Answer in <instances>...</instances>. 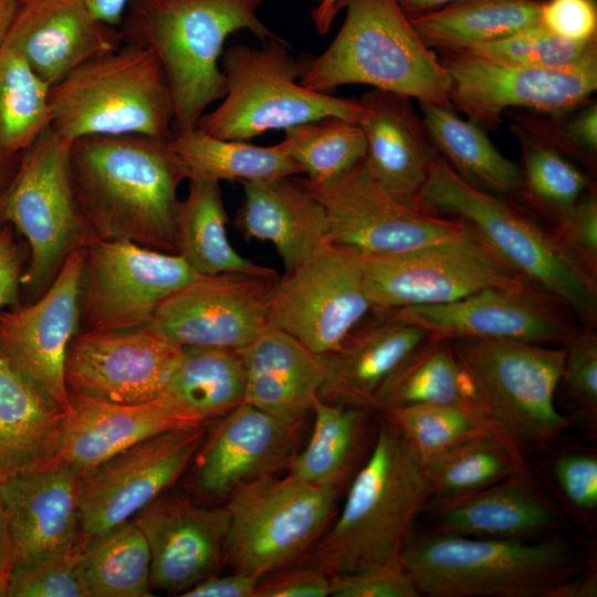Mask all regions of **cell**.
<instances>
[{
	"mask_svg": "<svg viewBox=\"0 0 597 597\" xmlns=\"http://www.w3.org/2000/svg\"><path fill=\"white\" fill-rule=\"evenodd\" d=\"M78 208L93 237L177 254L178 188L188 170L168 142L94 135L71 142Z\"/></svg>",
	"mask_w": 597,
	"mask_h": 597,
	"instance_id": "6da1fadb",
	"label": "cell"
},
{
	"mask_svg": "<svg viewBox=\"0 0 597 597\" xmlns=\"http://www.w3.org/2000/svg\"><path fill=\"white\" fill-rule=\"evenodd\" d=\"M430 498L422 459L381 416L371 452L354 475L341 514L307 563L331 576L401 566L413 521Z\"/></svg>",
	"mask_w": 597,
	"mask_h": 597,
	"instance_id": "7a4b0ae2",
	"label": "cell"
},
{
	"mask_svg": "<svg viewBox=\"0 0 597 597\" xmlns=\"http://www.w3.org/2000/svg\"><path fill=\"white\" fill-rule=\"evenodd\" d=\"M265 0H129L123 39L150 49L168 78L175 103L174 132L197 127L226 93L219 65L227 38L248 30L279 39L258 17Z\"/></svg>",
	"mask_w": 597,
	"mask_h": 597,
	"instance_id": "3957f363",
	"label": "cell"
},
{
	"mask_svg": "<svg viewBox=\"0 0 597 597\" xmlns=\"http://www.w3.org/2000/svg\"><path fill=\"white\" fill-rule=\"evenodd\" d=\"M401 566L430 597H566L580 569L561 540L524 542L438 532L407 540Z\"/></svg>",
	"mask_w": 597,
	"mask_h": 597,
	"instance_id": "277c9868",
	"label": "cell"
},
{
	"mask_svg": "<svg viewBox=\"0 0 597 597\" xmlns=\"http://www.w3.org/2000/svg\"><path fill=\"white\" fill-rule=\"evenodd\" d=\"M338 7L346 15L332 43L321 54L298 60L303 86L327 92L363 84L452 107L446 69L396 0H339Z\"/></svg>",
	"mask_w": 597,
	"mask_h": 597,
	"instance_id": "5b68a950",
	"label": "cell"
},
{
	"mask_svg": "<svg viewBox=\"0 0 597 597\" xmlns=\"http://www.w3.org/2000/svg\"><path fill=\"white\" fill-rule=\"evenodd\" d=\"M419 208L469 226L509 266L589 326L597 318V283L520 209L463 179L438 153Z\"/></svg>",
	"mask_w": 597,
	"mask_h": 597,
	"instance_id": "8992f818",
	"label": "cell"
},
{
	"mask_svg": "<svg viewBox=\"0 0 597 597\" xmlns=\"http://www.w3.org/2000/svg\"><path fill=\"white\" fill-rule=\"evenodd\" d=\"M51 127L73 142L94 135H142L168 142L175 103L155 53L123 41L50 87Z\"/></svg>",
	"mask_w": 597,
	"mask_h": 597,
	"instance_id": "52a82bcc",
	"label": "cell"
},
{
	"mask_svg": "<svg viewBox=\"0 0 597 597\" xmlns=\"http://www.w3.org/2000/svg\"><path fill=\"white\" fill-rule=\"evenodd\" d=\"M283 39L263 41L261 48L235 44L222 55L226 93L221 104L205 113L197 128L213 137L247 142L269 130L325 116L359 123V101L337 97L303 86L300 63Z\"/></svg>",
	"mask_w": 597,
	"mask_h": 597,
	"instance_id": "ba28073f",
	"label": "cell"
},
{
	"mask_svg": "<svg viewBox=\"0 0 597 597\" xmlns=\"http://www.w3.org/2000/svg\"><path fill=\"white\" fill-rule=\"evenodd\" d=\"M70 148L71 140L50 125L22 153L0 193V221L20 233L30 250L21 286L32 301L48 290L70 253L93 237L75 198Z\"/></svg>",
	"mask_w": 597,
	"mask_h": 597,
	"instance_id": "9c48e42d",
	"label": "cell"
},
{
	"mask_svg": "<svg viewBox=\"0 0 597 597\" xmlns=\"http://www.w3.org/2000/svg\"><path fill=\"white\" fill-rule=\"evenodd\" d=\"M450 342L478 407L507 436L540 444L568 427L555 405L564 348L510 339Z\"/></svg>",
	"mask_w": 597,
	"mask_h": 597,
	"instance_id": "30bf717a",
	"label": "cell"
},
{
	"mask_svg": "<svg viewBox=\"0 0 597 597\" xmlns=\"http://www.w3.org/2000/svg\"><path fill=\"white\" fill-rule=\"evenodd\" d=\"M337 493L287 473L242 482L226 505L230 526L224 564L259 578L290 566L325 533Z\"/></svg>",
	"mask_w": 597,
	"mask_h": 597,
	"instance_id": "8fae6325",
	"label": "cell"
},
{
	"mask_svg": "<svg viewBox=\"0 0 597 597\" xmlns=\"http://www.w3.org/2000/svg\"><path fill=\"white\" fill-rule=\"evenodd\" d=\"M438 57L448 74L452 108L485 130L496 129L512 108L570 112L597 88V45L562 67L523 65L468 51H444Z\"/></svg>",
	"mask_w": 597,
	"mask_h": 597,
	"instance_id": "7c38bea8",
	"label": "cell"
},
{
	"mask_svg": "<svg viewBox=\"0 0 597 597\" xmlns=\"http://www.w3.org/2000/svg\"><path fill=\"white\" fill-rule=\"evenodd\" d=\"M362 265L373 311L443 304L486 287L528 282L470 227L460 237L412 250L362 254Z\"/></svg>",
	"mask_w": 597,
	"mask_h": 597,
	"instance_id": "4fadbf2b",
	"label": "cell"
},
{
	"mask_svg": "<svg viewBox=\"0 0 597 597\" xmlns=\"http://www.w3.org/2000/svg\"><path fill=\"white\" fill-rule=\"evenodd\" d=\"M81 331L147 325L156 307L199 275L179 254L122 239L85 244Z\"/></svg>",
	"mask_w": 597,
	"mask_h": 597,
	"instance_id": "5bb4252c",
	"label": "cell"
},
{
	"mask_svg": "<svg viewBox=\"0 0 597 597\" xmlns=\"http://www.w3.org/2000/svg\"><path fill=\"white\" fill-rule=\"evenodd\" d=\"M279 280L268 266L199 275L165 298L147 325L181 347L239 350L268 327Z\"/></svg>",
	"mask_w": 597,
	"mask_h": 597,
	"instance_id": "9a60e30c",
	"label": "cell"
},
{
	"mask_svg": "<svg viewBox=\"0 0 597 597\" xmlns=\"http://www.w3.org/2000/svg\"><path fill=\"white\" fill-rule=\"evenodd\" d=\"M301 179L323 207L329 242L365 255L412 250L454 239L469 229L459 219L398 201L374 179L363 160L329 181Z\"/></svg>",
	"mask_w": 597,
	"mask_h": 597,
	"instance_id": "2e32d148",
	"label": "cell"
},
{
	"mask_svg": "<svg viewBox=\"0 0 597 597\" xmlns=\"http://www.w3.org/2000/svg\"><path fill=\"white\" fill-rule=\"evenodd\" d=\"M371 311L362 253L328 243L280 276L269 325L290 334L315 354L328 355Z\"/></svg>",
	"mask_w": 597,
	"mask_h": 597,
	"instance_id": "e0dca14e",
	"label": "cell"
},
{
	"mask_svg": "<svg viewBox=\"0 0 597 597\" xmlns=\"http://www.w3.org/2000/svg\"><path fill=\"white\" fill-rule=\"evenodd\" d=\"M205 437L206 426L168 430L83 473L80 534L84 544L128 522L164 494L190 463Z\"/></svg>",
	"mask_w": 597,
	"mask_h": 597,
	"instance_id": "ac0fdd59",
	"label": "cell"
},
{
	"mask_svg": "<svg viewBox=\"0 0 597 597\" xmlns=\"http://www.w3.org/2000/svg\"><path fill=\"white\" fill-rule=\"evenodd\" d=\"M85 244L70 253L40 297L0 312V357L65 411L70 401L65 360L69 345L80 332Z\"/></svg>",
	"mask_w": 597,
	"mask_h": 597,
	"instance_id": "d6986e66",
	"label": "cell"
},
{
	"mask_svg": "<svg viewBox=\"0 0 597 597\" xmlns=\"http://www.w3.org/2000/svg\"><path fill=\"white\" fill-rule=\"evenodd\" d=\"M564 306L526 282L491 286L457 301L386 310L439 339L489 338L533 344L567 343L576 332Z\"/></svg>",
	"mask_w": 597,
	"mask_h": 597,
	"instance_id": "ffe728a7",
	"label": "cell"
},
{
	"mask_svg": "<svg viewBox=\"0 0 597 597\" xmlns=\"http://www.w3.org/2000/svg\"><path fill=\"white\" fill-rule=\"evenodd\" d=\"M182 347L148 325L81 331L65 360L69 392L118 404H138L163 391Z\"/></svg>",
	"mask_w": 597,
	"mask_h": 597,
	"instance_id": "44dd1931",
	"label": "cell"
},
{
	"mask_svg": "<svg viewBox=\"0 0 597 597\" xmlns=\"http://www.w3.org/2000/svg\"><path fill=\"white\" fill-rule=\"evenodd\" d=\"M135 523L149 546L151 587L184 594L224 564L230 526L226 506L205 507L164 493Z\"/></svg>",
	"mask_w": 597,
	"mask_h": 597,
	"instance_id": "7402d4cb",
	"label": "cell"
},
{
	"mask_svg": "<svg viewBox=\"0 0 597 597\" xmlns=\"http://www.w3.org/2000/svg\"><path fill=\"white\" fill-rule=\"evenodd\" d=\"M298 427L242 402L218 420L195 454L193 486L210 498L275 473L292 458Z\"/></svg>",
	"mask_w": 597,
	"mask_h": 597,
	"instance_id": "603a6c76",
	"label": "cell"
},
{
	"mask_svg": "<svg viewBox=\"0 0 597 597\" xmlns=\"http://www.w3.org/2000/svg\"><path fill=\"white\" fill-rule=\"evenodd\" d=\"M6 41L52 87L124 39L122 31L95 18L80 0H21Z\"/></svg>",
	"mask_w": 597,
	"mask_h": 597,
	"instance_id": "cb8c5ba5",
	"label": "cell"
},
{
	"mask_svg": "<svg viewBox=\"0 0 597 597\" xmlns=\"http://www.w3.org/2000/svg\"><path fill=\"white\" fill-rule=\"evenodd\" d=\"M59 449L48 467H67L83 474L126 448L180 428L203 427L159 399L118 404L69 392Z\"/></svg>",
	"mask_w": 597,
	"mask_h": 597,
	"instance_id": "d4e9b609",
	"label": "cell"
},
{
	"mask_svg": "<svg viewBox=\"0 0 597 597\" xmlns=\"http://www.w3.org/2000/svg\"><path fill=\"white\" fill-rule=\"evenodd\" d=\"M359 103L367 170L398 201L420 209L419 196L437 150L412 100L373 88Z\"/></svg>",
	"mask_w": 597,
	"mask_h": 597,
	"instance_id": "484cf974",
	"label": "cell"
},
{
	"mask_svg": "<svg viewBox=\"0 0 597 597\" xmlns=\"http://www.w3.org/2000/svg\"><path fill=\"white\" fill-rule=\"evenodd\" d=\"M81 479L82 474L71 468L48 467L0 482V502L15 564L83 541Z\"/></svg>",
	"mask_w": 597,
	"mask_h": 597,
	"instance_id": "4316f807",
	"label": "cell"
},
{
	"mask_svg": "<svg viewBox=\"0 0 597 597\" xmlns=\"http://www.w3.org/2000/svg\"><path fill=\"white\" fill-rule=\"evenodd\" d=\"M238 353L244 368L243 402L300 427L326 380V355L271 325Z\"/></svg>",
	"mask_w": 597,
	"mask_h": 597,
	"instance_id": "83f0119b",
	"label": "cell"
},
{
	"mask_svg": "<svg viewBox=\"0 0 597 597\" xmlns=\"http://www.w3.org/2000/svg\"><path fill=\"white\" fill-rule=\"evenodd\" d=\"M349 333L338 349L326 355L327 375L320 398L374 410L376 398L396 368L428 334L419 326L394 317L386 311H371Z\"/></svg>",
	"mask_w": 597,
	"mask_h": 597,
	"instance_id": "f1b7e54d",
	"label": "cell"
},
{
	"mask_svg": "<svg viewBox=\"0 0 597 597\" xmlns=\"http://www.w3.org/2000/svg\"><path fill=\"white\" fill-rule=\"evenodd\" d=\"M240 184L243 196L234 228L247 240L272 243L285 272L331 243L323 207L301 178Z\"/></svg>",
	"mask_w": 597,
	"mask_h": 597,
	"instance_id": "f546056e",
	"label": "cell"
},
{
	"mask_svg": "<svg viewBox=\"0 0 597 597\" xmlns=\"http://www.w3.org/2000/svg\"><path fill=\"white\" fill-rule=\"evenodd\" d=\"M425 509L439 532L473 537L522 540L561 523L525 472L462 496L430 498Z\"/></svg>",
	"mask_w": 597,
	"mask_h": 597,
	"instance_id": "4dcf8cb0",
	"label": "cell"
},
{
	"mask_svg": "<svg viewBox=\"0 0 597 597\" xmlns=\"http://www.w3.org/2000/svg\"><path fill=\"white\" fill-rule=\"evenodd\" d=\"M66 411L0 357V482L44 469L55 455Z\"/></svg>",
	"mask_w": 597,
	"mask_h": 597,
	"instance_id": "1f68e13d",
	"label": "cell"
},
{
	"mask_svg": "<svg viewBox=\"0 0 597 597\" xmlns=\"http://www.w3.org/2000/svg\"><path fill=\"white\" fill-rule=\"evenodd\" d=\"M244 390V368L238 350L182 347L157 399L207 426L242 404Z\"/></svg>",
	"mask_w": 597,
	"mask_h": 597,
	"instance_id": "d6a6232c",
	"label": "cell"
},
{
	"mask_svg": "<svg viewBox=\"0 0 597 597\" xmlns=\"http://www.w3.org/2000/svg\"><path fill=\"white\" fill-rule=\"evenodd\" d=\"M421 119L437 153L468 182L491 193H519L521 167L506 158L484 128L452 107L419 103Z\"/></svg>",
	"mask_w": 597,
	"mask_h": 597,
	"instance_id": "836d02e7",
	"label": "cell"
},
{
	"mask_svg": "<svg viewBox=\"0 0 597 597\" xmlns=\"http://www.w3.org/2000/svg\"><path fill=\"white\" fill-rule=\"evenodd\" d=\"M542 0H457L409 18L434 52L468 51L540 22Z\"/></svg>",
	"mask_w": 597,
	"mask_h": 597,
	"instance_id": "e575fe53",
	"label": "cell"
},
{
	"mask_svg": "<svg viewBox=\"0 0 597 597\" xmlns=\"http://www.w3.org/2000/svg\"><path fill=\"white\" fill-rule=\"evenodd\" d=\"M312 411L314 426L307 446L284 469L304 482L338 492L357 465L369 410L317 397Z\"/></svg>",
	"mask_w": 597,
	"mask_h": 597,
	"instance_id": "d590c367",
	"label": "cell"
},
{
	"mask_svg": "<svg viewBox=\"0 0 597 597\" xmlns=\"http://www.w3.org/2000/svg\"><path fill=\"white\" fill-rule=\"evenodd\" d=\"M413 405L479 408L450 341L428 336L386 380L374 410L383 412Z\"/></svg>",
	"mask_w": 597,
	"mask_h": 597,
	"instance_id": "8d00e7d4",
	"label": "cell"
},
{
	"mask_svg": "<svg viewBox=\"0 0 597 597\" xmlns=\"http://www.w3.org/2000/svg\"><path fill=\"white\" fill-rule=\"evenodd\" d=\"M168 145L186 166L188 180L264 181L303 174L279 144L255 146L213 137L196 127L174 132Z\"/></svg>",
	"mask_w": 597,
	"mask_h": 597,
	"instance_id": "74e56055",
	"label": "cell"
},
{
	"mask_svg": "<svg viewBox=\"0 0 597 597\" xmlns=\"http://www.w3.org/2000/svg\"><path fill=\"white\" fill-rule=\"evenodd\" d=\"M220 182L189 179L177 217V254L201 275L258 271L263 266L234 250L227 234Z\"/></svg>",
	"mask_w": 597,
	"mask_h": 597,
	"instance_id": "f35d334b",
	"label": "cell"
},
{
	"mask_svg": "<svg viewBox=\"0 0 597 597\" xmlns=\"http://www.w3.org/2000/svg\"><path fill=\"white\" fill-rule=\"evenodd\" d=\"M77 570L86 597L151 596L150 551L135 522H125L87 542Z\"/></svg>",
	"mask_w": 597,
	"mask_h": 597,
	"instance_id": "ab89813d",
	"label": "cell"
},
{
	"mask_svg": "<svg viewBox=\"0 0 597 597\" xmlns=\"http://www.w3.org/2000/svg\"><path fill=\"white\" fill-rule=\"evenodd\" d=\"M431 498H457L524 472L519 442L504 433L473 438L422 460Z\"/></svg>",
	"mask_w": 597,
	"mask_h": 597,
	"instance_id": "60d3db41",
	"label": "cell"
},
{
	"mask_svg": "<svg viewBox=\"0 0 597 597\" xmlns=\"http://www.w3.org/2000/svg\"><path fill=\"white\" fill-rule=\"evenodd\" d=\"M50 87L6 40L0 44V157L27 150L51 125Z\"/></svg>",
	"mask_w": 597,
	"mask_h": 597,
	"instance_id": "b9f144b4",
	"label": "cell"
},
{
	"mask_svg": "<svg viewBox=\"0 0 597 597\" xmlns=\"http://www.w3.org/2000/svg\"><path fill=\"white\" fill-rule=\"evenodd\" d=\"M279 145L313 182L339 177L362 161L366 151L360 126L337 116L286 128Z\"/></svg>",
	"mask_w": 597,
	"mask_h": 597,
	"instance_id": "7bdbcfd3",
	"label": "cell"
},
{
	"mask_svg": "<svg viewBox=\"0 0 597 597\" xmlns=\"http://www.w3.org/2000/svg\"><path fill=\"white\" fill-rule=\"evenodd\" d=\"M511 129L522 151L519 193L555 224L566 220L591 186L588 177L556 149L519 128Z\"/></svg>",
	"mask_w": 597,
	"mask_h": 597,
	"instance_id": "ee69618b",
	"label": "cell"
},
{
	"mask_svg": "<svg viewBox=\"0 0 597 597\" xmlns=\"http://www.w3.org/2000/svg\"><path fill=\"white\" fill-rule=\"evenodd\" d=\"M389 420L423 460L463 441L504 433L481 409L458 405H413L392 408Z\"/></svg>",
	"mask_w": 597,
	"mask_h": 597,
	"instance_id": "f6af8a7d",
	"label": "cell"
},
{
	"mask_svg": "<svg viewBox=\"0 0 597 597\" xmlns=\"http://www.w3.org/2000/svg\"><path fill=\"white\" fill-rule=\"evenodd\" d=\"M511 126L546 144L564 156L596 167L597 103L588 101L570 112L557 115L532 111L505 113Z\"/></svg>",
	"mask_w": 597,
	"mask_h": 597,
	"instance_id": "bcb514c9",
	"label": "cell"
},
{
	"mask_svg": "<svg viewBox=\"0 0 597 597\" xmlns=\"http://www.w3.org/2000/svg\"><path fill=\"white\" fill-rule=\"evenodd\" d=\"M595 45L597 38L586 42L568 41L537 22L509 36L476 45L468 52L530 66L562 67L577 62Z\"/></svg>",
	"mask_w": 597,
	"mask_h": 597,
	"instance_id": "7dc6e473",
	"label": "cell"
},
{
	"mask_svg": "<svg viewBox=\"0 0 597 597\" xmlns=\"http://www.w3.org/2000/svg\"><path fill=\"white\" fill-rule=\"evenodd\" d=\"M83 541L50 552L11 570L8 597H86L77 562Z\"/></svg>",
	"mask_w": 597,
	"mask_h": 597,
	"instance_id": "c3c4849f",
	"label": "cell"
},
{
	"mask_svg": "<svg viewBox=\"0 0 597 597\" xmlns=\"http://www.w3.org/2000/svg\"><path fill=\"white\" fill-rule=\"evenodd\" d=\"M558 248L584 272L597 275V193L593 185L570 216L549 232Z\"/></svg>",
	"mask_w": 597,
	"mask_h": 597,
	"instance_id": "681fc988",
	"label": "cell"
},
{
	"mask_svg": "<svg viewBox=\"0 0 597 597\" xmlns=\"http://www.w3.org/2000/svg\"><path fill=\"white\" fill-rule=\"evenodd\" d=\"M334 597H419L402 566H379L331 576Z\"/></svg>",
	"mask_w": 597,
	"mask_h": 597,
	"instance_id": "f907efd6",
	"label": "cell"
},
{
	"mask_svg": "<svg viewBox=\"0 0 597 597\" xmlns=\"http://www.w3.org/2000/svg\"><path fill=\"white\" fill-rule=\"evenodd\" d=\"M562 379L573 397L590 413L597 409V336L576 331L567 341Z\"/></svg>",
	"mask_w": 597,
	"mask_h": 597,
	"instance_id": "816d5d0a",
	"label": "cell"
},
{
	"mask_svg": "<svg viewBox=\"0 0 597 597\" xmlns=\"http://www.w3.org/2000/svg\"><path fill=\"white\" fill-rule=\"evenodd\" d=\"M540 22L565 40H593L597 38L596 0H542Z\"/></svg>",
	"mask_w": 597,
	"mask_h": 597,
	"instance_id": "f5cc1de1",
	"label": "cell"
},
{
	"mask_svg": "<svg viewBox=\"0 0 597 597\" xmlns=\"http://www.w3.org/2000/svg\"><path fill=\"white\" fill-rule=\"evenodd\" d=\"M331 596V575L321 567H284L261 577L254 597H326Z\"/></svg>",
	"mask_w": 597,
	"mask_h": 597,
	"instance_id": "db71d44e",
	"label": "cell"
},
{
	"mask_svg": "<svg viewBox=\"0 0 597 597\" xmlns=\"http://www.w3.org/2000/svg\"><path fill=\"white\" fill-rule=\"evenodd\" d=\"M555 479L565 496L583 512L597 506V459L591 454L565 453L554 464Z\"/></svg>",
	"mask_w": 597,
	"mask_h": 597,
	"instance_id": "11a10c76",
	"label": "cell"
},
{
	"mask_svg": "<svg viewBox=\"0 0 597 597\" xmlns=\"http://www.w3.org/2000/svg\"><path fill=\"white\" fill-rule=\"evenodd\" d=\"M0 226V312L20 306V290L23 275V253L18 244L13 228Z\"/></svg>",
	"mask_w": 597,
	"mask_h": 597,
	"instance_id": "9f6ffc18",
	"label": "cell"
},
{
	"mask_svg": "<svg viewBox=\"0 0 597 597\" xmlns=\"http://www.w3.org/2000/svg\"><path fill=\"white\" fill-rule=\"evenodd\" d=\"M259 577L233 572L219 576L216 573L206 577L181 596L184 597H254Z\"/></svg>",
	"mask_w": 597,
	"mask_h": 597,
	"instance_id": "6f0895ef",
	"label": "cell"
},
{
	"mask_svg": "<svg viewBox=\"0 0 597 597\" xmlns=\"http://www.w3.org/2000/svg\"><path fill=\"white\" fill-rule=\"evenodd\" d=\"M95 18L117 27L122 23L129 0H80Z\"/></svg>",
	"mask_w": 597,
	"mask_h": 597,
	"instance_id": "680465c9",
	"label": "cell"
},
{
	"mask_svg": "<svg viewBox=\"0 0 597 597\" xmlns=\"http://www.w3.org/2000/svg\"><path fill=\"white\" fill-rule=\"evenodd\" d=\"M15 564L14 551L7 517L0 502V585L8 589L9 577Z\"/></svg>",
	"mask_w": 597,
	"mask_h": 597,
	"instance_id": "91938a15",
	"label": "cell"
},
{
	"mask_svg": "<svg viewBox=\"0 0 597 597\" xmlns=\"http://www.w3.org/2000/svg\"><path fill=\"white\" fill-rule=\"evenodd\" d=\"M339 0H321L312 12V20L316 32L321 35L327 34L332 23L339 11Z\"/></svg>",
	"mask_w": 597,
	"mask_h": 597,
	"instance_id": "94428289",
	"label": "cell"
},
{
	"mask_svg": "<svg viewBox=\"0 0 597 597\" xmlns=\"http://www.w3.org/2000/svg\"><path fill=\"white\" fill-rule=\"evenodd\" d=\"M404 12L409 17L436 10L457 0H396Z\"/></svg>",
	"mask_w": 597,
	"mask_h": 597,
	"instance_id": "6125c7cd",
	"label": "cell"
},
{
	"mask_svg": "<svg viewBox=\"0 0 597 597\" xmlns=\"http://www.w3.org/2000/svg\"><path fill=\"white\" fill-rule=\"evenodd\" d=\"M21 0H0V44L6 40Z\"/></svg>",
	"mask_w": 597,
	"mask_h": 597,
	"instance_id": "be15d7a7",
	"label": "cell"
},
{
	"mask_svg": "<svg viewBox=\"0 0 597 597\" xmlns=\"http://www.w3.org/2000/svg\"><path fill=\"white\" fill-rule=\"evenodd\" d=\"M8 159L0 157V187L8 178Z\"/></svg>",
	"mask_w": 597,
	"mask_h": 597,
	"instance_id": "e7e4bbea",
	"label": "cell"
},
{
	"mask_svg": "<svg viewBox=\"0 0 597 597\" xmlns=\"http://www.w3.org/2000/svg\"><path fill=\"white\" fill-rule=\"evenodd\" d=\"M7 596V587L3 585H0V597Z\"/></svg>",
	"mask_w": 597,
	"mask_h": 597,
	"instance_id": "03108f58",
	"label": "cell"
}]
</instances>
